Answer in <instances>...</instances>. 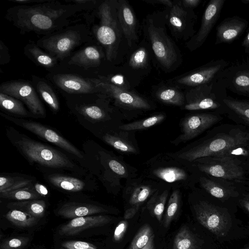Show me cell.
<instances>
[{"label": "cell", "instance_id": "6da1fadb", "mask_svg": "<svg viewBox=\"0 0 249 249\" xmlns=\"http://www.w3.org/2000/svg\"><path fill=\"white\" fill-rule=\"evenodd\" d=\"M98 3L81 5L44 0L33 5L11 7L7 10L5 18L22 35L34 32L45 36L70 26L77 16L93 10Z\"/></svg>", "mask_w": 249, "mask_h": 249}, {"label": "cell", "instance_id": "7a4b0ae2", "mask_svg": "<svg viewBox=\"0 0 249 249\" xmlns=\"http://www.w3.org/2000/svg\"><path fill=\"white\" fill-rule=\"evenodd\" d=\"M141 175L171 189H190L198 182L199 172L193 162L160 152L142 165Z\"/></svg>", "mask_w": 249, "mask_h": 249}, {"label": "cell", "instance_id": "3957f363", "mask_svg": "<svg viewBox=\"0 0 249 249\" xmlns=\"http://www.w3.org/2000/svg\"><path fill=\"white\" fill-rule=\"evenodd\" d=\"M142 31L160 68L167 73L178 69L182 63V55L168 34L163 10L147 14L143 20Z\"/></svg>", "mask_w": 249, "mask_h": 249}, {"label": "cell", "instance_id": "277c9868", "mask_svg": "<svg viewBox=\"0 0 249 249\" xmlns=\"http://www.w3.org/2000/svg\"><path fill=\"white\" fill-rule=\"evenodd\" d=\"M118 0H106L98 3L91 14L98 19L90 30L93 37L104 48L105 57L112 62L117 57L123 35L117 15Z\"/></svg>", "mask_w": 249, "mask_h": 249}, {"label": "cell", "instance_id": "5b68a950", "mask_svg": "<svg viewBox=\"0 0 249 249\" xmlns=\"http://www.w3.org/2000/svg\"><path fill=\"white\" fill-rule=\"evenodd\" d=\"M249 141V134L238 131L192 143L170 153L173 156L192 162L202 158L226 157L231 149L245 145Z\"/></svg>", "mask_w": 249, "mask_h": 249}, {"label": "cell", "instance_id": "8992f818", "mask_svg": "<svg viewBox=\"0 0 249 249\" xmlns=\"http://www.w3.org/2000/svg\"><path fill=\"white\" fill-rule=\"evenodd\" d=\"M93 39L89 24L77 23L43 36L36 44L46 53L62 60L77 47Z\"/></svg>", "mask_w": 249, "mask_h": 249}, {"label": "cell", "instance_id": "52a82bcc", "mask_svg": "<svg viewBox=\"0 0 249 249\" xmlns=\"http://www.w3.org/2000/svg\"><path fill=\"white\" fill-rule=\"evenodd\" d=\"M91 78L99 93L104 94L112 102L122 113L124 120L136 119L156 107L151 101L133 91L119 89L98 78Z\"/></svg>", "mask_w": 249, "mask_h": 249}, {"label": "cell", "instance_id": "ba28073f", "mask_svg": "<svg viewBox=\"0 0 249 249\" xmlns=\"http://www.w3.org/2000/svg\"><path fill=\"white\" fill-rule=\"evenodd\" d=\"M14 143L31 162L54 168L74 167L71 161L60 151L28 137L21 136Z\"/></svg>", "mask_w": 249, "mask_h": 249}, {"label": "cell", "instance_id": "9c48e42d", "mask_svg": "<svg viewBox=\"0 0 249 249\" xmlns=\"http://www.w3.org/2000/svg\"><path fill=\"white\" fill-rule=\"evenodd\" d=\"M185 93V104L182 109L196 111L214 109L223 103L226 89L216 80L209 84L188 89Z\"/></svg>", "mask_w": 249, "mask_h": 249}, {"label": "cell", "instance_id": "30bf717a", "mask_svg": "<svg viewBox=\"0 0 249 249\" xmlns=\"http://www.w3.org/2000/svg\"><path fill=\"white\" fill-rule=\"evenodd\" d=\"M163 11L167 27L174 38L187 42L195 35L197 16L194 9L175 0L172 6L165 7Z\"/></svg>", "mask_w": 249, "mask_h": 249}, {"label": "cell", "instance_id": "8fae6325", "mask_svg": "<svg viewBox=\"0 0 249 249\" xmlns=\"http://www.w3.org/2000/svg\"><path fill=\"white\" fill-rule=\"evenodd\" d=\"M198 221L217 237L227 235L231 227V218L226 209L207 201L199 200L193 205Z\"/></svg>", "mask_w": 249, "mask_h": 249}, {"label": "cell", "instance_id": "7c38bea8", "mask_svg": "<svg viewBox=\"0 0 249 249\" xmlns=\"http://www.w3.org/2000/svg\"><path fill=\"white\" fill-rule=\"evenodd\" d=\"M229 63L224 59L213 60L184 74L170 79L168 83L181 89L196 87L214 81Z\"/></svg>", "mask_w": 249, "mask_h": 249}, {"label": "cell", "instance_id": "4fadbf2b", "mask_svg": "<svg viewBox=\"0 0 249 249\" xmlns=\"http://www.w3.org/2000/svg\"><path fill=\"white\" fill-rule=\"evenodd\" d=\"M0 92L13 97L24 103L32 114L41 118L46 117L44 107L34 85L23 80L3 82L0 86Z\"/></svg>", "mask_w": 249, "mask_h": 249}, {"label": "cell", "instance_id": "5bb4252c", "mask_svg": "<svg viewBox=\"0 0 249 249\" xmlns=\"http://www.w3.org/2000/svg\"><path fill=\"white\" fill-rule=\"evenodd\" d=\"M164 187L166 186L141 174L125 181L123 188V196L128 208L139 209L157 191Z\"/></svg>", "mask_w": 249, "mask_h": 249}, {"label": "cell", "instance_id": "9a60e30c", "mask_svg": "<svg viewBox=\"0 0 249 249\" xmlns=\"http://www.w3.org/2000/svg\"><path fill=\"white\" fill-rule=\"evenodd\" d=\"M192 162L200 172L214 177L237 179L244 174L243 168L230 157L202 158Z\"/></svg>", "mask_w": 249, "mask_h": 249}, {"label": "cell", "instance_id": "2e32d148", "mask_svg": "<svg viewBox=\"0 0 249 249\" xmlns=\"http://www.w3.org/2000/svg\"><path fill=\"white\" fill-rule=\"evenodd\" d=\"M217 116L209 113H199L186 115L179 123L180 133L170 143L175 146L185 143L197 137L216 123Z\"/></svg>", "mask_w": 249, "mask_h": 249}, {"label": "cell", "instance_id": "e0dca14e", "mask_svg": "<svg viewBox=\"0 0 249 249\" xmlns=\"http://www.w3.org/2000/svg\"><path fill=\"white\" fill-rule=\"evenodd\" d=\"M215 80L226 89L249 97V62L227 67Z\"/></svg>", "mask_w": 249, "mask_h": 249}, {"label": "cell", "instance_id": "ac0fdd59", "mask_svg": "<svg viewBox=\"0 0 249 249\" xmlns=\"http://www.w3.org/2000/svg\"><path fill=\"white\" fill-rule=\"evenodd\" d=\"M225 2V0H211L208 2L203 14L199 29L185 42V47L189 50L194 51L204 44L219 18Z\"/></svg>", "mask_w": 249, "mask_h": 249}, {"label": "cell", "instance_id": "d6986e66", "mask_svg": "<svg viewBox=\"0 0 249 249\" xmlns=\"http://www.w3.org/2000/svg\"><path fill=\"white\" fill-rule=\"evenodd\" d=\"M1 114L17 125L53 143L69 153L79 158H83V155L76 147L54 130L47 126L33 121L19 119L6 114Z\"/></svg>", "mask_w": 249, "mask_h": 249}, {"label": "cell", "instance_id": "ffe728a7", "mask_svg": "<svg viewBox=\"0 0 249 249\" xmlns=\"http://www.w3.org/2000/svg\"><path fill=\"white\" fill-rule=\"evenodd\" d=\"M49 79L58 88L70 94L99 93L91 78H83L73 74H54Z\"/></svg>", "mask_w": 249, "mask_h": 249}, {"label": "cell", "instance_id": "44dd1931", "mask_svg": "<svg viewBox=\"0 0 249 249\" xmlns=\"http://www.w3.org/2000/svg\"><path fill=\"white\" fill-rule=\"evenodd\" d=\"M117 15L123 35L132 48L139 40L137 20L135 12L126 0H118Z\"/></svg>", "mask_w": 249, "mask_h": 249}, {"label": "cell", "instance_id": "7402d4cb", "mask_svg": "<svg viewBox=\"0 0 249 249\" xmlns=\"http://www.w3.org/2000/svg\"><path fill=\"white\" fill-rule=\"evenodd\" d=\"M135 133L118 128L105 133L102 139L106 143L122 153L137 155L140 153V148Z\"/></svg>", "mask_w": 249, "mask_h": 249}, {"label": "cell", "instance_id": "603a6c76", "mask_svg": "<svg viewBox=\"0 0 249 249\" xmlns=\"http://www.w3.org/2000/svg\"><path fill=\"white\" fill-rule=\"evenodd\" d=\"M248 23L246 19L237 16L225 18L216 27L215 44L231 43L244 33Z\"/></svg>", "mask_w": 249, "mask_h": 249}, {"label": "cell", "instance_id": "cb8c5ba5", "mask_svg": "<svg viewBox=\"0 0 249 249\" xmlns=\"http://www.w3.org/2000/svg\"><path fill=\"white\" fill-rule=\"evenodd\" d=\"M111 220V217L102 215L77 217L62 225L59 232L62 235H76L88 229L106 225Z\"/></svg>", "mask_w": 249, "mask_h": 249}, {"label": "cell", "instance_id": "d4e9b609", "mask_svg": "<svg viewBox=\"0 0 249 249\" xmlns=\"http://www.w3.org/2000/svg\"><path fill=\"white\" fill-rule=\"evenodd\" d=\"M105 56L102 48L90 45L76 52L71 57L68 63L85 69L97 67L101 64L102 59Z\"/></svg>", "mask_w": 249, "mask_h": 249}, {"label": "cell", "instance_id": "484cf974", "mask_svg": "<svg viewBox=\"0 0 249 249\" xmlns=\"http://www.w3.org/2000/svg\"><path fill=\"white\" fill-rule=\"evenodd\" d=\"M152 94L157 101L165 105L181 108L185 104V93L180 89L170 84L158 85L153 89Z\"/></svg>", "mask_w": 249, "mask_h": 249}, {"label": "cell", "instance_id": "4316f807", "mask_svg": "<svg viewBox=\"0 0 249 249\" xmlns=\"http://www.w3.org/2000/svg\"><path fill=\"white\" fill-rule=\"evenodd\" d=\"M107 211L103 207L96 205L70 202L62 206L57 211V214L65 218L73 219Z\"/></svg>", "mask_w": 249, "mask_h": 249}, {"label": "cell", "instance_id": "83f0119b", "mask_svg": "<svg viewBox=\"0 0 249 249\" xmlns=\"http://www.w3.org/2000/svg\"><path fill=\"white\" fill-rule=\"evenodd\" d=\"M24 55L36 65L46 68L54 67L59 60L43 51L33 41L28 42L24 48Z\"/></svg>", "mask_w": 249, "mask_h": 249}, {"label": "cell", "instance_id": "f1b7e54d", "mask_svg": "<svg viewBox=\"0 0 249 249\" xmlns=\"http://www.w3.org/2000/svg\"><path fill=\"white\" fill-rule=\"evenodd\" d=\"M33 84L39 95L53 111L59 109V104L54 90L44 79L33 76Z\"/></svg>", "mask_w": 249, "mask_h": 249}, {"label": "cell", "instance_id": "f546056e", "mask_svg": "<svg viewBox=\"0 0 249 249\" xmlns=\"http://www.w3.org/2000/svg\"><path fill=\"white\" fill-rule=\"evenodd\" d=\"M171 189L164 187L157 191L146 202V208L160 222L164 211L165 204Z\"/></svg>", "mask_w": 249, "mask_h": 249}, {"label": "cell", "instance_id": "4dcf8cb0", "mask_svg": "<svg viewBox=\"0 0 249 249\" xmlns=\"http://www.w3.org/2000/svg\"><path fill=\"white\" fill-rule=\"evenodd\" d=\"M166 118L165 113L158 112L145 118L128 123H124L119 127V128L123 130L134 132L141 131L161 123Z\"/></svg>", "mask_w": 249, "mask_h": 249}, {"label": "cell", "instance_id": "1f68e13d", "mask_svg": "<svg viewBox=\"0 0 249 249\" xmlns=\"http://www.w3.org/2000/svg\"><path fill=\"white\" fill-rule=\"evenodd\" d=\"M47 178L53 186L71 192L80 191L85 185V183L79 179L60 175H51Z\"/></svg>", "mask_w": 249, "mask_h": 249}, {"label": "cell", "instance_id": "d6a6232c", "mask_svg": "<svg viewBox=\"0 0 249 249\" xmlns=\"http://www.w3.org/2000/svg\"><path fill=\"white\" fill-rule=\"evenodd\" d=\"M46 206L45 201L39 199L13 202L9 204V208L21 210L37 218L44 215Z\"/></svg>", "mask_w": 249, "mask_h": 249}, {"label": "cell", "instance_id": "836d02e7", "mask_svg": "<svg viewBox=\"0 0 249 249\" xmlns=\"http://www.w3.org/2000/svg\"><path fill=\"white\" fill-rule=\"evenodd\" d=\"M198 183L204 190L216 198L227 199L233 196L229 190L221 185L204 176H200Z\"/></svg>", "mask_w": 249, "mask_h": 249}, {"label": "cell", "instance_id": "e575fe53", "mask_svg": "<svg viewBox=\"0 0 249 249\" xmlns=\"http://www.w3.org/2000/svg\"><path fill=\"white\" fill-rule=\"evenodd\" d=\"M0 107L1 108L14 114L28 116V111L20 100L0 92Z\"/></svg>", "mask_w": 249, "mask_h": 249}, {"label": "cell", "instance_id": "d590c367", "mask_svg": "<svg viewBox=\"0 0 249 249\" xmlns=\"http://www.w3.org/2000/svg\"><path fill=\"white\" fill-rule=\"evenodd\" d=\"M7 220L16 226L25 228L33 226L37 223L38 218L17 209H12L6 214Z\"/></svg>", "mask_w": 249, "mask_h": 249}, {"label": "cell", "instance_id": "8d00e7d4", "mask_svg": "<svg viewBox=\"0 0 249 249\" xmlns=\"http://www.w3.org/2000/svg\"><path fill=\"white\" fill-rule=\"evenodd\" d=\"M173 249H198L194 236L187 227H182L176 234Z\"/></svg>", "mask_w": 249, "mask_h": 249}, {"label": "cell", "instance_id": "74e56055", "mask_svg": "<svg viewBox=\"0 0 249 249\" xmlns=\"http://www.w3.org/2000/svg\"><path fill=\"white\" fill-rule=\"evenodd\" d=\"M181 192L179 189H172L167 206L164 220V226L168 227L179 208L181 201Z\"/></svg>", "mask_w": 249, "mask_h": 249}, {"label": "cell", "instance_id": "f35d334b", "mask_svg": "<svg viewBox=\"0 0 249 249\" xmlns=\"http://www.w3.org/2000/svg\"><path fill=\"white\" fill-rule=\"evenodd\" d=\"M149 56L147 48L144 45H141L130 56L129 66L134 70L145 69L148 65Z\"/></svg>", "mask_w": 249, "mask_h": 249}, {"label": "cell", "instance_id": "ab89813d", "mask_svg": "<svg viewBox=\"0 0 249 249\" xmlns=\"http://www.w3.org/2000/svg\"><path fill=\"white\" fill-rule=\"evenodd\" d=\"M0 197L18 200H30L37 199L40 197V195L34 190L33 188L25 187L11 191L0 193Z\"/></svg>", "mask_w": 249, "mask_h": 249}, {"label": "cell", "instance_id": "60d3db41", "mask_svg": "<svg viewBox=\"0 0 249 249\" xmlns=\"http://www.w3.org/2000/svg\"><path fill=\"white\" fill-rule=\"evenodd\" d=\"M223 102L225 106L234 112L245 120H249V102L226 97Z\"/></svg>", "mask_w": 249, "mask_h": 249}, {"label": "cell", "instance_id": "b9f144b4", "mask_svg": "<svg viewBox=\"0 0 249 249\" xmlns=\"http://www.w3.org/2000/svg\"><path fill=\"white\" fill-rule=\"evenodd\" d=\"M31 180L24 178L16 179L10 177H0V193L25 188L30 185Z\"/></svg>", "mask_w": 249, "mask_h": 249}, {"label": "cell", "instance_id": "7bdbcfd3", "mask_svg": "<svg viewBox=\"0 0 249 249\" xmlns=\"http://www.w3.org/2000/svg\"><path fill=\"white\" fill-rule=\"evenodd\" d=\"M154 234L151 227L148 224L142 226L134 237L128 249H141L149 242Z\"/></svg>", "mask_w": 249, "mask_h": 249}, {"label": "cell", "instance_id": "ee69618b", "mask_svg": "<svg viewBox=\"0 0 249 249\" xmlns=\"http://www.w3.org/2000/svg\"><path fill=\"white\" fill-rule=\"evenodd\" d=\"M102 81L112 85L119 89L130 90V86L126 79L122 75L116 74L107 76H98Z\"/></svg>", "mask_w": 249, "mask_h": 249}, {"label": "cell", "instance_id": "f6af8a7d", "mask_svg": "<svg viewBox=\"0 0 249 249\" xmlns=\"http://www.w3.org/2000/svg\"><path fill=\"white\" fill-rule=\"evenodd\" d=\"M24 237H16L3 241L0 244V249H21L28 243Z\"/></svg>", "mask_w": 249, "mask_h": 249}, {"label": "cell", "instance_id": "bcb514c9", "mask_svg": "<svg viewBox=\"0 0 249 249\" xmlns=\"http://www.w3.org/2000/svg\"><path fill=\"white\" fill-rule=\"evenodd\" d=\"M61 246L66 249H97V247L94 245L81 241H66Z\"/></svg>", "mask_w": 249, "mask_h": 249}, {"label": "cell", "instance_id": "7dc6e473", "mask_svg": "<svg viewBox=\"0 0 249 249\" xmlns=\"http://www.w3.org/2000/svg\"><path fill=\"white\" fill-rule=\"evenodd\" d=\"M127 227L126 221H121L116 227L114 232L113 237L115 241H120L124 236Z\"/></svg>", "mask_w": 249, "mask_h": 249}, {"label": "cell", "instance_id": "c3c4849f", "mask_svg": "<svg viewBox=\"0 0 249 249\" xmlns=\"http://www.w3.org/2000/svg\"><path fill=\"white\" fill-rule=\"evenodd\" d=\"M11 57L8 49L3 42L0 41V64L1 65L7 64L10 61Z\"/></svg>", "mask_w": 249, "mask_h": 249}, {"label": "cell", "instance_id": "681fc988", "mask_svg": "<svg viewBox=\"0 0 249 249\" xmlns=\"http://www.w3.org/2000/svg\"><path fill=\"white\" fill-rule=\"evenodd\" d=\"M143 1L150 4H161L165 7H171L173 4L172 0H144Z\"/></svg>", "mask_w": 249, "mask_h": 249}, {"label": "cell", "instance_id": "f907efd6", "mask_svg": "<svg viewBox=\"0 0 249 249\" xmlns=\"http://www.w3.org/2000/svg\"><path fill=\"white\" fill-rule=\"evenodd\" d=\"M181 3L183 6L187 8L194 9L201 2L200 0H180Z\"/></svg>", "mask_w": 249, "mask_h": 249}, {"label": "cell", "instance_id": "816d5d0a", "mask_svg": "<svg viewBox=\"0 0 249 249\" xmlns=\"http://www.w3.org/2000/svg\"><path fill=\"white\" fill-rule=\"evenodd\" d=\"M33 188L40 196H46L48 193L47 188L39 183H36Z\"/></svg>", "mask_w": 249, "mask_h": 249}, {"label": "cell", "instance_id": "f5cc1de1", "mask_svg": "<svg viewBox=\"0 0 249 249\" xmlns=\"http://www.w3.org/2000/svg\"><path fill=\"white\" fill-rule=\"evenodd\" d=\"M65 1L68 3L81 5L95 4L98 3V1L96 0H67Z\"/></svg>", "mask_w": 249, "mask_h": 249}, {"label": "cell", "instance_id": "db71d44e", "mask_svg": "<svg viewBox=\"0 0 249 249\" xmlns=\"http://www.w3.org/2000/svg\"><path fill=\"white\" fill-rule=\"evenodd\" d=\"M138 210L139 209L133 207L128 208L124 212V218L125 219L131 218L137 213Z\"/></svg>", "mask_w": 249, "mask_h": 249}, {"label": "cell", "instance_id": "11a10c76", "mask_svg": "<svg viewBox=\"0 0 249 249\" xmlns=\"http://www.w3.org/2000/svg\"><path fill=\"white\" fill-rule=\"evenodd\" d=\"M241 45L245 52L249 55V31L243 38Z\"/></svg>", "mask_w": 249, "mask_h": 249}, {"label": "cell", "instance_id": "9f6ffc18", "mask_svg": "<svg viewBox=\"0 0 249 249\" xmlns=\"http://www.w3.org/2000/svg\"><path fill=\"white\" fill-rule=\"evenodd\" d=\"M154 234H153L147 244L141 249H154Z\"/></svg>", "mask_w": 249, "mask_h": 249}, {"label": "cell", "instance_id": "6f0895ef", "mask_svg": "<svg viewBox=\"0 0 249 249\" xmlns=\"http://www.w3.org/2000/svg\"><path fill=\"white\" fill-rule=\"evenodd\" d=\"M240 203L249 212V200L242 199L240 200Z\"/></svg>", "mask_w": 249, "mask_h": 249}, {"label": "cell", "instance_id": "680465c9", "mask_svg": "<svg viewBox=\"0 0 249 249\" xmlns=\"http://www.w3.org/2000/svg\"><path fill=\"white\" fill-rule=\"evenodd\" d=\"M241 1L244 4H249V0H242Z\"/></svg>", "mask_w": 249, "mask_h": 249}, {"label": "cell", "instance_id": "91938a15", "mask_svg": "<svg viewBox=\"0 0 249 249\" xmlns=\"http://www.w3.org/2000/svg\"><path fill=\"white\" fill-rule=\"evenodd\" d=\"M242 249H249V245H248V246H247L246 247H244Z\"/></svg>", "mask_w": 249, "mask_h": 249}, {"label": "cell", "instance_id": "94428289", "mask_svg": "<svg viewBox=\"0 0 249 249\" xmlns=\"http://www.w3.org/2000/svg\"><path fill=\"white\" fill-rule=\"evenodd\" d=\"M246 197L247 200H249V194Z\"/></svg>", "mask_w": 249, "mask_h": 249}, {"label": "cell", "instance_id": "6125c7cd", "mask_svg": "<svg viewBox=\"0 0 249 249\" xmlns=\"http://www.w3.org/2000/svg\"><path fill=\"white\" fill-rule=\"evenodd\" d=\"M245 120L247 121L249 123V120Z\"/></svg>", "mask_w": 249, "mask_h": 249}]
</instances>
